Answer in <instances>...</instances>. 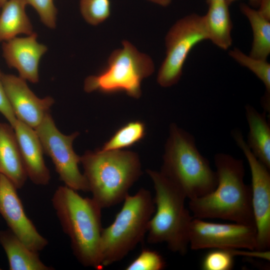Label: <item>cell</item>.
<instances>
[{
    "mask_svg": "<svg viewBox=\"0 0 270 270\" xmlns=\"http://www.w3.org/2000/svg\"><path fill=\"white\" fill-rule=\"evenodd\" d=\"M218 178L216 188L203 196L189 200L194 218H220L254 226L250 186L244 181L243 161L225 153L214 157Z\"/></svg>",
    "mask_w": 270,
    "mask_h": 270,
    "instance_id": "1",
    "label": "cell"
},
{
    "mask_svg": "<svg viewBox=\"0 0 270 270\" xmlns=\"http://www.w3.org/2000/svg\"><path fill=\"white\" fill-rule=\"evenodd\" d=\"M52 202L77 260L84 266L102 270L100 259L103 229L101 207L92 198L82 197L65 185L56 188Z\"/></svg>",
    "mask_w": 270,
    "mask_h": 270,
    "instance_id": "2",
    "label": "cell"
},
{
    "mask_svg": "<svg viewBox=\"0 0 270 270\" xmlns=\"http://www.w3.org/2000/svg\"><path fill=\"white\" fill-rule=\"evenodd\" d=\"M80 163L92 198L102 209L123 202L142 173L138 155L130 150H88Z\"/></svg>",
    "mask_w": 270,
    "mask_h": 270,
    "instance_id": "3",
    "label": "cell"
},
{
    "mask_svg": "<svg viewBox=\"0 0 270 270\" xmlns=\"http://www.w3.org/2000/svg\"><path fill=\"white\" fill-rule=\"evenodd\" d=\"M160 172L189 200L203 196L216 187V172L199 152L194 136L175 123L170 126Z\"/></svg>",
    "mask_w": 270,
    "mask_h": 270,
    "instance_id": "4",
    "label": "cell"
},
{
    "mask_svg": "<svg viewBox=\"0 0 270 270\" xmlns=\"http://www.w3.org/2000/svg\"><path fill=\"white\" fill-rule=\"evenodd\" d=\"M154 190L155 214L149 222L148 242L165 243L172 252L184 255L189 246L188 232L192 216L185 205L184 194L160 172L146 170Z\"/></svg>",
    "mask_w": 270,
    "mask_h": 270,
    "instance_id": "5",
    "label": "cell"
},
{
    "mask_svg": "<svg viewBox=\"0 0 270 270\" xmlns=\"http://www.w3.org/2000/svg\"><path fill=\"white\" fill-rule=\"evenodd\" d=\"M113 222L103 228L100 242V259L103 268L120 261L144 239L155 211L150 192L141 188L124 200Z\"/></svg>",
    "mask_w": 270,
    "mask_h": 270,
    "instance_id": "6",
    "label": "cell"
},
{
    "mask_svg": "<svg viewBox=\"0 0 270 270\" xmlns=\"http://www.w3.org/2000/svg\"><path fill=\"white\" fill-rule=\"evenodd\" d=\"M122 45V48L114 50L110 54L103 70L85 79L84 89L86 92H124L134 98L140 97L141 82L153 74L154 63L149 56L139 52L128 40H123Z\"/></svg>",
    "mask_w": 270,
    "mask_h": 270,
    "instance_id": "7",
    "label": "cell"
},
{
    "mask_svg": "<svg viewBox=\"0 0 270 270\" xmlns=\"http://www.w3.org/2000/svg\"><path fill=\"white\" fill-rule=\"evenodd\" d=\"M208 40L204 16L192 14L178 20L166 38V56L158 70L157 82L168 88L180 80L186 60L192 48Z\"/></svg>",
    "mask_w": 270,
    "mask_h": 270,
    "instance_id": "8",
    "label": "cell"
},
{
    "mask_svg": "<svg viewBox=\"0 0 270 270\" xmlns=\"http://www.w3.org/2000/svg\"><path fill=\"white\" fill-rule=\"evenodd\" d=\"M34 130L44 154L51 158L64 185L76 191L90 192L86 180L78 168L80 156L76 153L72 147L73 142L79 133L76 132L69 135L62 133L50 112Z\"/></svg>",
    "mask_w": 270,
    "mask_h": 270,
    "instance_id": "9",
    "label": "cell"
},
{
    "mask_svg": "<svg viewBox=\"0 0 270 270\" xmlns=\"http://www.w3.org/2000/svg\"><path fill=\"white\" fill-rule=\"evenodd\" d=\"M232 136L244 155L250 170L252 204L256 230V250L266 251L270 247V169L254 154L240 130H233Z\"/></svg>",
    "mask_w": 270,
    "mask_h": 270,
    "instance_id": "10",
    "label": "cell"
},
{
    "mask_svg": "<svg viewBox=\"0 0 270 270\" xmlns=\"http://www.w3.org/2000/svg\"><path fill=\"white\" fill-rule=\"evenodd\" d=\"M189 246L203 249L256 250V230L254 226L206 222L193 218L188 232Z\"/></svg>",
    "mask_w": 270,
    "mask_h": 270,
    "instance_id": "11",
    "label": "cell"
},
{
    "mask_svg": "<svg viewBox=\"0 0 270 270\" xmlns=\"http://www.w3.org/2000/svg\"><path fill=\"white\" fill-rule=\"evenodd\" d=\"M17 190L9 179L0 174V214L10 230L30 248L39 252L48 242L26 214Z\"/></svg>",
    "mask_w": 270,
    "mask_h": 270,
    "instance_id": "12",
    "label": "cell"
},
{
    "mask_svg": "<svg viewBox=\"0 0 270 270\" xmlns=\"http://www.w3.org/2000/svg\"><path fill=\"white\" fill-rule=\"evenodd\" d=\"M2 81L10 105L18 120L35 129L50 112L54 102L50 96L38 98L26 80L12 74H2Z\"/></svg>",
    "mask_w": 270,
    "mask_h": 270,
    "instance_id": "13",
    "label": "cell"
},
{
    "mask_svg": "<svg viewBox=\"0 0 270 270\" xmlns=\"http://www.w3.org/2000/svg\"><path fill=\"white\" fill-rule=\"evenodd\" d=\"M35 32L15 37L2 42V56L8 66L17 70L19 76L32 83L39 81V64L46 52V46L38 42Z\"/></svg>",
    "mask_w": 270,
    "mask_h": 270,
    "instance_id": "14",
    "label": "cell"
},
{
    "mask_svg": "<svg viewBox=\"0 0 270 270\" xmlns=\"http://www.w3.org/2000/svg\"><path fill=\"white\" fill-rule=\"evenodd\" d=\"M14 128L28 178L36 185L48 184L50 172L45 164L43 148L35 130L18 120Z\"/></svg>",
    "mask_w": 270,
    "mask_h": 270,
    "instance_id": "15",
    "label": "cell"
},
{
    "mask_svg": "<svg viewBox=\"0 0 270 270\" xmlns=\"http://www.w3.org/2000/svg\"><path fill=\"white\" fill-rule=\"evenodd\" d=\"M0 174L18 190L23 187L28 178L14 128L4 122H0Z\"/></svg>",
    "mask_w": 270,
    "mask_h": 270,
    "instance_id": "16",
    "label": "cell"
},
{
    "mask_svg": "<svg viewBox=\"0 0 270 270\" xmlns=\"http://www.w3.org/2000/svg\"><path fill=\"white\" fill-rule=\"evenodd\" d=\"M0 244L8 258L10 270H52L40 260L38 252L26 246L11 230H0Z\"/></svg>",
    "mask_w": 270,
    "mask_h": 270,
    "instance_id": "17",
    "label": "cell"
},
{
    "mask_svg": "<svg viewBox=\"0 0 270 270\" xmlns=\"http://www.w3.org/2000/svg\"><path fill=\"white\" fill-rule=\"evenodd\" d=\"M249 126L246 144L256 157L270 169V126L264 111L259 112L252 106H245Z\"/></svg>",
    "mask_w": 270,
    "mask_h": 270,
    "instance_id": "18",
    "label": "cell"
},
{
    "mask_svg": "<svg viewBox=\"0 0 270 270\" xmlns=\"http://www.w3.org/2000/svg\"><path fill=\"white\" fill-rule=\"evenodd\" d=\"M228 6L226 1L212 2L208 4V12L204 16L208 40L224 50H228L232 42Z\"/></svg>",
    "mask_w": 270,
    "mask_h": 270,
    "instance_id": "19",
    "label": "cell"
},
{
    "mask_svg": "<svg viewBox=\"0 0 270 270\" xmlns=\"http://www.w3.org/2000/svg\"><path fill=\"white\" fill-rule=\"evenodd\" d=\"M25 0H8L0 14V42L11 40L20 34L34 33L28 17Z\"/></svg>",
    "mask_w": 270,
    "mask_h": 270,
    "instance_id": "20",
    "label": "cell"
},
{
    "mask_svg": "<svg viewBox=\"0 0 270 270\" xmlns=\"http://www.w3.org/2000/svg\"><path fill=\"white\" fill-rule=\"evenodd\" d=\"M240 8L249 20L252 31L253 40L249 55L266 60L270 54V20L246 4H241Z\"/></svg>",
    "mask_w": 270,
    "mask_h": 270,
    "instance_id": "21",
    "label": "cell"
},
{
    "mask_svg": "<svg viewBox=\"0 0 270 270\" xmlns=\"http://www.w3.org/2000/svg\"><path fill=\"white\" fill-rule=\"evenodd\" d=\"M146 134L144 122L140 120L130 122L117 130L100 149L114 150L129 148L142 140Z\"/></svg>",
    "mask_w": 270,
    "mask_h": 270,
    "instance_id": "22",
    "label": "cell"
},
{
    "mask_svg": "<svg viewBox=\"0 0 270 270\" xmlns=\"http://www.w3.org/2000/svg\"><path fill=\"white\" fill-rule=\"evenodd\" d=\"M229 55L241 66L252 71L264 84L266 92L264 99L270 100V64L266 60L254 58L234 48Z\"/></svg>",
    "mask_w": 270,
    "mask_h": 270,
    "instance_id": "23",
    "label": "cell"
},
{
    "mask_svg": "<svg viewBox=\"0 0 270 270\" xmlns=\"http://www.w3.org/2000/svg\"><path fill=\"white\" fill-rule=\"evenodd\" d=\"M80 8L84 20L93 26L102 22L110 14V0H80Z\"/></svg>",
    "mask_w": 270,
    "mask_h": 270,
    "instance_id": "24",
    "label": "cell"
},
{
    "mask_svg": "<svg viewBox=\"0 0 270 270\" xmlns=\"http://www.w3.org/2000/svg\"><path fill=\"white\" fill-rule=\"evenodd\" d=\"M236 250L212 249L204 256L201 268L204 270H230L234 265Z\"/></svg>",
    "mask_w": 270,
    "mask_h": 270,
    "instance_id": "25",
    "label": "cell"
},
{
    "mask_svg": "<svg viewBox=\"0 0 270 270\" xmlns=\"http://www.w3.org/2000/svg\"><path fill=\"white\" fill-rule=\"evenodd\" d=\"M166 266V262L159 252L145 248L126 266L125 270H162Z\"/></svg>",
    "mask_w": 270,
    "mask_h": 270,
    "instance_id": "26",
    "label": "cell"
},
{
    "mask_svg": "<svg viewBox=\"0 0 270 270\" xmlns=\"http://www.w3.org/2000/svg\"><path fill=\"white\" fill-rule=\"evenodd\" d=\"M38 12L42 22L47 27L54 28L56 26L57 9L53 0H25Z\"/></svg>",
    "mask_w": 270,
    "mask_h": 270,
    "instance_id": "27",
    "label": "cell"
},
{
    "mask_svg": "<svg viewBox=\"0 0 270 270\" xmlns=\"http://www.w3.org/2000/svg\"><path fill=\"white\" fill-rule=\"evenodd\" d=\"M2 73L0 71V113L13 128L18 120L8 102L2 81Z\"/></svg>",
    "mask_w": 270,
    "mask_h": 270,
    "instance_id": "28",
    "label": "cell"
},
{
    "mask_svg": "<svg viewBox=\"0 0 270 270\" xmlns=\"http://www.w3.org/2000/svg\"><path fill=\"white\" fill-rule=\"evenodd\" d=\"M258 12L270 20V0H258Z\"/></svg>",
    "mask_w": 270,
    "mask_h": 270,
    "instance_id": "29",
    "label": "cell"
},
{
    "mask_svg": "<svg viewBox=\"0 0 270 270\" xmlns=\"http://www.w3.org/2000/svg\"><path fill=\"white\" fill-rule=\"evenodd\" d=\"M238 0H226V3L230 6L231 4ZM250 6L254 8H258V0H248Z\"/></svg>",
    "mask_w": 270,
    "mask_h": 270,
    "instance_id": "30",
    "label": "cell"
},
{
    "mask_svg": "<svg viewBox=\"0 0 270 270\" xmlns=\"http://www.w3.org/2000/svg\"><path fill=\"white\" fill-rule=\"evenodd\" d=\"M151 2L158 4L162 6H167L170 2L172 0H148Z\"/></svg>",
    "mask_w": 270,
    "mask_h": 270,
    "instance_id": "31",
    "label": "cell"
},
{
    "mask_svg": "<svg viewBox=\"0 0 270 270\" xmlns=\"http://www.w3.org/2000/svg\"><path fill=\"white\" fill-rule=\"evenodd\" d=\"M224 1L226 2V0H206V2L208 4L212 2H224Z\"/></svg>",
    "mask_w": 270,
    "mask_h": 270,
    "instance_id": "32",
    "label": "cell"
},
{
    "mask_svg": "<svg viewBox=\"0 0 270 270\" xmlns=\"http://www.w3.org/2000/svg\"><path fill=\"white\" fill-rule=\"evenodd\" d=\"M8 0H0V8H2Z\"/></svg>",
    "mask_w": 270,
    "mask_h": 270,
    "instance_id": "33",
    "label": "cell"
},
{
    "mask_svg": "<svg viewBox=\"0 0 270 270\" xmlns=\"http://www.w3.org/2000/svg\"><path fill=\"white\" fill-rule=\"evenodd\" d=\"M2 270V268H0V270Z\"/></svg>",
    "mask_w": 270,
    "mask_h": 270,
    "instance_id": "34",
    "label": "cell"
}]
</instances>
